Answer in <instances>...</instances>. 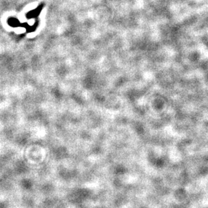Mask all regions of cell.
Listing matches in <instances>:
<instances>
[{
	"label": "cell",
	"mask_w": 208,
	"mask_h": 208,
	"mask_svg": "<svg viewBox=\"0 0 208 208\" xmlns=\"http://www.w3.org/2000/svg\"><path fill=\"white\" fill-rule=\"evenodd\" d=\"M8 24L11 26H14V27H16L18 26H20V23L19 22L17 19L16 18H9L8 20Z\"/></svg>",
	"instance_id": "cell-2"
},
{
	"label": "cell",
	"mask_w": 208,
	"mask_h": 208,
	"mask_svg": "<svg viewBox=\"0 0 208 208\" xmlns=\"http://www.w3.org/2000/svg\"><path fill=\"white\" fill-rule=\"evenodd\" d=\"M42 9V6H39L36 9H35L34 10H32V11H31V12H30L29 13H28L27 14V17L28 18H35L36 16H37L41 13Z\"/></svg>",
	"instance_id": "cell-1"
}]
</instances>
